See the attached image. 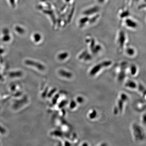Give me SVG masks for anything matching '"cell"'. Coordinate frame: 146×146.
Segmentation results:
<instances>
[{
	"label": "cell",
	"mask_w": 146,
	"mask_h": 146,
	"mask_svg": "<svg viewBox=\"0 0 146 146\" xmlns=\"http://www.w3.org/2000/svg\"><path fill=\"white\" fill-rule=\"evenodd\" d=\"M112 61L110 60H106V61H103L101 63L94 66L92 69L90 71L89 74L91 76H94L100 72V70L103 68H106V67H109L112 64Z\"/></svg>",
	"instance_id": "cell-1"
},
{
	"label": "cell",
	"mask_w": 146,
	"mask_h": 146,
	"mask_svg": "<svg viewBox=\"0 0 146 146\" xmlns=\"http://www.w3.org/2000/svg\"><path fill=\"white\" fill-rule=\"evenodd\" d=\"M25 63L27 65L35 67V68H36L37 69L41 71L44 70L45 69V67L44 65H42L41 63L35 62L33 60H26L25 61Z\"/></svg>",
	"instance_id": "cell-2"
},
{
	"label": "cell",
	"mask_w": 146,
	"mask_h": 146,
	"mask_svg": "<svg viewBox=\"0 0 146 146\" xmlns=\"http://www.w3.org/2000/svg\"><path fill=\"white\" fill-rule=\"evenodd\" d=\"M127 97L125 94H122L121 96V100H119L118 102V108L120 111H122L123 108V104L124 102L127 100Z\"/></svg>",
	"instance_id": "cell-3"
},
{
	"label": "cell",
	"mask_w": 146,
	"mask_h": 146,
	"mask_svg": "<svg viewBox=\"0 0 146 146\" xmlns=\"http://www.w3.org/2000/svg\"><path fill=\"white\" fill-rule=\"evenodd\" d=\"M125 24L129 28H130L135 29L137 27V24L136 22H135L132 19L127 18L125 20Z\"/></svg>",
	"instance_id": "cell-4"
},
{
	"label": "cell",
	"mask_w": 146,
	"mask_h": 146,
	"mask_svg": "<svg viewBox=\"0 0 146 146\" xmlns=\"http://www.w3.org/2000/svg\"><path fill=\"white\" fill-rule=\"evenodd\" d=\"M99 11V9L97 7H92L87 9V10L85 11H84V15L86 16H89V15H92L94 13H97Z\"/></svg>",
	"instance_id": "cell-5"
},
{
	"label": "cell",
	"mask_w": 146,
	"mask_h": 146,
	"mask_svg": "<svg viewBox=\"0 0 146 146\" xmlns=\"http://www.w3.org/2000/svg\"><path fill=\"white\" fill-rule=\"evenodd\" d=\"M59 74L61 76L67 78H71L72 76V73L63 70H60L59 71Z\"/></svg>",
	"instance_id": "cell-6"
},
{
	"label": "cell",
	"mask_w": 146,
	"mask_h": 146,
	"mask_svg": "<svg viewBox=\"0 0 146 146\" xmlns=\"http://www.w3.org/2000/svg\"><path fill=\"white\" fill-rule=\"evenodd\" d=\"M125 37L124 33L123 32H121L119 35V37L118 38V43L119 44L120 46H123V45L125 43Z\"/></svg>",
	"instance_id": "cell-7"
},
{
	"label": "cell",
	"mask_w": 146,
	"mask_h": 146,
	"mask_svg": "<svg viewBox=\"0 0 146 146\" xmlns=\"http://www.w3.org/2000/svg\"><path fill=\"white\" fill-rule=\"evenodd\" d=\"M79 58L85 60H89L91 59V56L86 52L84 51L80 54Z\"/></svg>",
	"instance_id": "cell-8"
},
{
	"label": "cell",
	"mask_w": 146,
	"mask_h": 146,
	"mask_svg": "<svg viewBox=\"0 0 146 146\" xmlns=\"http://www.w3.org/2000/svg\"><path fill=\"white\" fill-rule=\"evenodd\" d=\"M90 18L88 17V16H84V17L81 18L79 21L80 26L81 27H83L84 25L87 24V23L89 22Z\"/></svg>",
	"instance_id": "cell-9"
},
{
	"label": "cell",
	"mask_w": 146,
	"mask_h": 146,
	"mask_svg": "<svg viewBox=\"0 0 146 146\" xmlns=\"http://www.w3.org/2000/svg\"><path fill=\"white\" fill-rule=\"evenodd\" d=\"M125 86L126 87H129L130 89H135L137 87V85L135 82L132 81H128L125 84Z\"/></svg>",
	"instance_id": "cell-10"
},
{
	"label": "cell",
	"mask_w": 146,
	"mask_h": 146,
	"mask_svg": "<svg viewBox=\"0 0 146 146\" xmlns=\"http://www.w3.org/2000/svg\"><path fill=\"white\" fill-rule=\"evenodd\" d=\"M68 56V52H65L61 53L60 54L58 55V59L61 60H65Z\"/></svg>",
	"instance_id": "cell-11"
},
{
	"label": "cell",
	"mask_w": 146,
	"mask_h": 146,
	"mask_svg": "<svg viewBox=\"0 0 146 146\" xmlns=\"http://www.w3.org/2000/svg\"><path fill=\"white\" fill-rule=\"evenodd\" d=\"M22 72H13L9 74V76L11 77H18L22 76Z\"/></svg>",
	"instance_id": "cell-12"
},
{
	"label": "cell",
	"mask_w": 146,
	"mask_h": 146,
	"mask_svg": "<svg viewBox=\"0 0 146 146\" xmlns=\"http://www.w3.org/2000/svg\"><path fill=\"white\" fill-rule=\"evenodd\" d=\"M126 53L129 56H133L135 54V51L132 48H129L126 49Z\"/></svg>",
	"instance_id": "cell-13"
},
{
	"label": "cell",
	"mask_w": 146,
	"mask_h": 146,
	"mask_svg": "<svg viewBox=\"0 0 146 146\" xmlns=\"http://www.w3.org/2000/svg\"><path fill=\"white\" fill-rule=\"evenodd\" d=\"M137 72V68L135 65H132L131 67V72L132 75H134Z\"/></svg>",
	"instance_id": "cell-14"
},
{
	"label": "cell",
	"mask_w": 146,
	"mask_h": 146,
	"mask_svg": "<svg viewBox=\"0 0 146 146\" xmlns=\"http://www.w3.org/2000/svg\"><path fill=\"white\" fill-rule=\"evenodd\" d=\"M97 116V112L95 110L91 112L89 115V118L91 119H94L96 118Z\"/></svg>",
	"instance_id": "cell-15"
},
{
	"label": "cell",
	"mask_w": 146,
	"mask_h": 146,
	"mask_svg": "<svg viewBox=\"0 0 146 146\" xmlns=\"http://www.w3.org/2000/svg\"><path fill=\"white\" fill-rule=\"evenodd\" d=\"M76 106V103L74 101H72L70 104V108L71 109H74Z\"/></svg>",
	"instance_id": "cell-16"
},
{
	"label": "cell",
	"mask_w": 146,
	"mask_h": 146,
	"mask_svg": "<svg viewBox=\"0 0 146 146\" xmlns=\"http://www.w3.org/2000/svg\"><path fill=\"white\" fill-rule=\"evenodd\" d=\"M76 101L79 103H82L84 102L83 98L82 97H78L77 98Z\"/></svg>",
	"instance_id": "cell-17"
},
{
	"label": "cell",
	"mask_w": 146,
	"mask_h": 146,
	"mask_svg": "<svg viewBox=\"0 0 146 146\" xmlns=\"http://www.w3.org/2000/svg\"><path fill=\"white\" fill-rule=\"evenodd\" d=\"M0 132L2 134H3L6 132L5 129L4 128L2 127L1 126H0Z\"/></svg>",
	"instance_id": "cell-18"
},
{
	"label": "cell",
	"mask_w": 146,
	"mask_h": 146,
	"mask_svg": "<svg viewBox=\"0 0 146 146\" xmlns=\"http://www.w3.org/2000/svg\"><path fill=\"white\" fill-rule=\"evenodd\" d=\"M98 2V3H102L104 2L105 0H97Z\"/></svg>",
	"instance_id": "cell-19"
},
{
	"label": "cell",
	"mask_w": 146,
	"mask_h": 146,
	"mask_svg": "<svg viewBox=\"0 0 146 146\" xmlns=\"http://www.w3.org/2000/svg\"><path fill=\"white\" fill-rule=\"evenodd\" d=\"M65 1H66L67 2H69L71 0H65Z\"/></svg>",
	"instance_id": "cell-20"
}]
</instances>
